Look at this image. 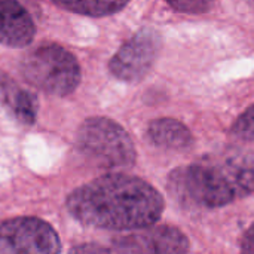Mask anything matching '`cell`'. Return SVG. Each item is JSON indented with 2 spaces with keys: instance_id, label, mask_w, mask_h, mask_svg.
I'll list each match as a JSON object with an SVG mask.
<instances>
[{
  "instance_id": "6da1fadb",
  "label": "cell",
  "mask_w": 254,
  "mask_h": 254,
  "mask_svg": "<svg viewBox=\"0 0 254 254\" xmlns=\"http://www.w3.org/2000/svg\"><path fill=\"white\" fill-rule=\"evenodd\" d=\"M162 195L147 182L112 173L101 176L67 198L68 213L82 225L110 231L152 226L164 211Z\"/></svg>"
},
{
  "instance_id": "7a4b0ae2",
  "label": "cell",
  "mask_w": 254,
  "mask_h": 254,
  "mask_svg": "<svg viewBox=\"0 0 254 254\" xmlns=\"http://www.w3.org/2000/svg\"><path fill=\"white\" fill-rule=\"evenodd\" d=\"M168 189L183 205L216 208L254 192V153L232 152L180 167Z\"/></svg>"
},
{
  "instance_id": "3957f363",
  "label": "cell",
  "mask_w": 254,
  "mask_h": 254,
  "mask_svg": "<svg viewBox=\"0 0 254 254\" xmlns=\"http://www.w3.org/2000/svg\"><path fill=\"white\" fill-rule=\"evenodd\" d=\"M21 71L28 83L58 97L71 94L82 76L76 57L55 43H45L30 51L21 61Z\"/></svg>"
},
{
  "instance_id": "277c9868",
  "label": "cell",
  "mask_w": 254,
  "mask_h": 254,
  "mask_svg": "<svg viewBox=\"0 0 254 254\" xmlns=\"http://www.w3.org/2000/svg\"><path fill=\"white\" fill-rule=\"evenodd\" d=\"M79 150L98 167L113 171L128 170L135 164V147L129 134L109 118L86 119L76 137Z\"/></svg>"
},
{
  "instance_id": "5b68a950",
  "label": "cell",
  "mask_w": 254,
  "mask_h": 254,
  "mask_svg": "<svg viewBox=\"0 0 254 254\" xmlns=\"http://www.w3.org/2000/svg\"><path fill=\"white\" fill-rule=\"evenodd\" d=\"M61 243L54 228L37 217H16L0 223V253H60Z\"/></svg>"
},
{
  "instance_id": "8992f818",
  "label": "cell",
  "mask_w": 254,
  "mask_h": 254,
  "mask_svg": "<svg viewBox=\"0 0 254 254\" xmlns=\"http://www.w3.org/2000/svg\"><path fill=\"white\" fill-rule=\"evenodd\" d=\"M161 49V37L155 30L144 28L125 42L110 60V71L121 80L137 82L155 64Z\"/></svg>"
},
{
  "instance_id": "52a82bcc",
  "label": "cell",
  "mask_w": 254,
  "mask_h": 254,
  "mask_svg": "<svg viewBox=\"0 0 254 254\" xmlns=\"http://www.w3.org/2000/svg\"><path fill=\"white\" fill-rule=\"evenodd\" d=\"M113 252L143 254H179L189 252L188 238L176 228H141L138 232L113 240Z\"/></svg>"
},
{
  "instance_id": "ba28073f",
  "label": "cell",
  "mask_w": 254,
  "mask_h": 254,
  "mask_svg": "<svg viewBox=\"0 0 254 254\" xmlns=\"http://www.w3.org/2000/svg\"><path fill=\"white\" fill-rule=\"evenodd\" d=\"M34 22L18 0H0V45L24 48L34 37Z\"/></svg>"
},
{
  "instance_id": "9c48e42d",
  "label": "cell",
  "mask_w": 254,
  "mask_h": 254,
  "mask_svg": "<svg viewBox=\"0 0 254 254\" xmlns=\"http://www.w3.org/2000/svg\"><path fill=\"white\" fill-rule=\"evenodd\" d=\"M0 98L3 106L21 124L31 125L37 116V98L28 89L18 86L15 82L0 83Z\"/></svg>"
},
{
  "instance_id": "30bf717a",
  "label": "cell",
  "mask_w": 254,
  "mask_h": 254,
  "mask_svg": "<svg viewBox=\"0 0 254 254\" xmlns=\"http://www.w3.org/2000/svg\"><path fill=\"white\" fill-rule=\"evenodd\" d=\"M147 134L153 144L165 149L183 150L192 144V134L188 127L171 118H162L150 122Z\"/></svg>"
},
{
  "instance_id": "8fae6325",
  "label": "cell",
  "mask_w": 254,
  "mask_h": 254,
  "mask_svg": "<svg viewBox=\"0 0 254 254\" xmlns=\"http://www.w3.org/2000/svg\"><path fill=\"white\" fill-rule=\"evenodd\" d=\"M52 1L65 10L100 18L122 10L129 0H52Z\"/></svg>"
},
{
  "instance_id": "7c38bea8",
  "label": "cell",
  "mask_w": 254,
  "mask_h": 254,
  "mask_svg": "<svg viewBox=\"0 0 254 254\" xmlns=\"http://www.w3.org/2000/svg\"><path fill=\"white\" fill-rule=\"evenodd\" d=\"M232 132L240 140L254 141V106H252L237 119Z\"/></svg>"
},
{
  "instance_id": "4fadbf2b",
  "label": "cell",
  "mask_w": 254,
  "mask_h": 254,
  "mask_svg": "<svg viewBox=\"0 0 254 254\" xmlns=\"http://www.w3.org/2000/svg\"><path fill=\"white\" fill-rule=\"evenodd\" d=\"M171 7L186 13H201L211 7L214 0H168Z\"/></svg>"
},
{
  "instance_id": "5bb4252c",
  "label": "cell",
  "mask_w": 254,
  "mask_h": 254,
  "mask_svg": "<svg viewBox=\"0 0 254 254\" xmlns=\"http://www.w3.org/2000/svg\"><path fill=\"white\" fill-rule=\"evenodd\" d=\"M241 249L246 253H254V223L250 226V229L246 232V235L243 238Z\"/></svg>"
},
{
  "instance_id": "9a60e30c",
  "label": "cell",
  "mask_w": 254,
  "mask_h": 254,
  "mask_svg": "<svg viewBox=\"0 0 254 254\" xmlns=\"http://www.w3.org/2000/svg\"><path fill=\"white\" fill-rule=\"evenodd\" d=\"M252 1V4H253V7H254V0H250Z\"/></svg>"
}]
</instances>
